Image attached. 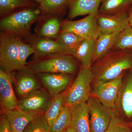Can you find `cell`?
Returning a JSON list of instances; mask_svg holds the SVG:
<instances>
[{"label": "cell", "instance_id": "24", "mask_svg": "<svg viewBox=\"0 0 132 132\" xmlns=\"http://www.w3.org/2000/svg\"><path fill=\"white\" fill-rule=\"evenodd\" d=\"M72 110V106L65 104L58 117L50 126L49 132H65L71 124Z\"/></svg>", "mask_w": 132, "mask_h": 132}, {"label": "cell", "instance_id": "14", "mask_svg": "<svg viewBox=\"0 0 132 132\" xmlns=\"http://www.w3.org/2000/svg\"><path fill=\"white\" fill-rule=\"evenodd\" d=\"M10 123L13 132H22L31 121L45 113L41 111H24L20 108L4 113Z\"/></svg>", "mask_w": 132, "mask_h": 132}, {"label": "cell", "instance_id": "13", "mask_svg": "<svg viewBox=\"0 0 132 132\" xmlns=\"http://www.w3.org/2000/svg\"><path fill=\"white\" fill-rule=\"evenodd\" d=\"M37 74L52 98L66 90L69 87L72 79V75L68 74L46 73Z\"/></svg>", "mask_w": 132, "mask_h": 132}, {"label": "cell", "instance_id": "17", "mask_svg": "<svg viewBox=\"0 0 132 132\" xmlns=\"http://www.w3.org/2000/svg\"><path fill=\"white\" fill-rule=\"evenodd\" d=\"M31 46L34 51L35 59L65 54L57 41L52 39L40 38L33 42Z\"/></svg>", "mask_w": 132, "mask_h": 132}, {"label": "cell", "instance_id": "20", "mask_svg": "<svg viewBox=\"0 0 132 132\" xmlns=\"http://www.w3.org/2000/svg\"><path fill=\"white\" fill-rule=\"evenodd\" d=\"M95 40H84L72 56L79 62L81 67L91 68L93 64Z\"/></svg>", "mask_w": 132, "mask_h": 132}, {"label": "cell", "instance_id": "26", "mask_svg": "<svg viewBox=\"0 0 132 132\" xmlns=\"http://www.w3.org/2000/svg\"><path fill=\"white\" fill-rule=\"evenodd\" d=\"M61 29V23L56 17L47 20L40 29V36L42 38L53 39L57 38Z\"/></svg>", "mask_w": 132, "mask_h": 132}, {"label": "cell", "instance_id": "4", "mask_svg": "<svg viewBox=\"0 0 132 132\" xmlns=\"http://www.w3.org/2000/svg\"><path fill=\"white\" fill-rule=\"evenodd\" d=\"M30 70L34 73H66L72 75L77 72V60L70 55L53 56L38 62L31 66Z\"/></svg>", "mask_w": 132, "mask_h": 132}, {"label": "cell", "instance_id": "3", "mask_svg": "<svg viewBox=\"0 0 132 132\" xmlns=\"http://www.w3.org/2000/svg\"><path fill=\"white\" fill-rule=\"evenodd\" d=\"M93 79L91 68L81 67L75 80L68 88L66 105L72 107L87 102L91 95Z\"/></svg>", "mask_w": 132, "mask_h": 132}, {"label": "cell", "instance_id": "21", "mask_svg": "<svg viewBox=\"0 0 132 132\" xmlns=\"http://www.w3.org/2000/svg\"><path fill=\"white\" fill-rule=\"evenodd\" d=\"M132 6V0H102L99 14H116L128 13Z\"/></svg>", "mask_w": 132, "mask_h": 132}, {"label": "cell", "instance_id": "8", "mask_svg": "<svg viewBox=\"0 0 132 132\" xmlns=\"http://www.w3.org/2000/svg\"><path fill=\"white\" fill-rule=\"evenodd\" d=\"M18 39L10 33L1 35L0 65L2 70L7 73L17 69Z\"/></svg>", "mask_w": 132, "mask_h": 132}, {"label": "cell", "instance_id": "18", "mask_svg": "<svg viewBox=\"0 0 132 132\" xmlns=\"http://www.w3.org/2000/svg\"><path fill=\"white\" fill-rule=\"evenodd\" d=\"M31 70L23 72L19 76L16 84V92L22 98L35 90L40 89V83Z\"/></svg>", "mask_w": 132, "mask_h": 132}, {"label": "cell", "instance_id": "35", "mask_svg": "<svg viewBox=\"0 0 132 132\" xmlns=\"http://www.w3.org/2000/svg\"><path fill=\"white\" fill-rule=\"evenodd\" d=\"M34 1H35L36 2L38 3H39V4H40L42 1L43 0H34Z\"/></svg>", "mask_w": 132, "mask_h": 132}, {"label": "cell", "instance_id": "34", "mask_svg": "<svg viewBox=\"0 0 132 132\" xmlns=\"http://www.w3.org/2000/svg\"><path fill=\"white\" fill-rule=\"evenodd\" d=\"M65 132H76V131L74 128L73 127L71 124L69 127L65 131Z\"/></svg>", "mask_w": 132, "mask_h": 132}, {"label": "cell", "instance_id": "7", "mask_svg": "<svg viewBox=\"0 0 132 132\" xmlns=\"http://www.w3.org/2000/svg\"><path fill=\"white\" fill-rule=\"evenodd\" d=\"M97 16L88 15L78 20L64 21L61 23V31L73 33L85 40H95L101 34Z\"/></svg>", "mask_w": 132, "mask_h": 132}, {"label": "cell", "instance_id": "28", "mask_svg": "<svg viewBox=\"0 0 132 132\" xmlns=\"http://www.w3.org/2000/svg\"><path fill=\"white\" fill-rule=\"evenodd\" d=\"M112 50H132V28L128 27L121 31Z\"/></svg>", "mask_w": 132, "mask_h": 132}, {"label": "cell", "instance_id": "11", "mask_svg": "<svg viewBox=\"0 0 132 132\" xmlns=\"http://www.w3.org/2000/svg\"><path fill=\"white\" fill-rule=\"evenodd\" d=\"M0 102L3 113L19 108V101L13 90L10 74L2 69L0 70Z\"/></svg>", "mask_w": 132, "mask_h": 132}, {"label": "cell", "instance_id": "9", "mask_svg": "<svg viewBox=\"0 0 132 132\" xmlns=\"http://www.w3.org/2000/svg\"><path fill=\"white\" fill-rule=\"evenodd\" d=\"M124 73L113 80L93 88L91 96L98 99L104 106L115 111L116 103Z\"/></svg>", "mask_w": 132, "mask_h": 132}, {"label": "cell", "instance_id": "29", "mask_svg": "<svg viewBox=\"0 0 132 132\" xmlns=\"http://www.w3.org/2000/svg\"><path fill=\"white\" fill-rule=\"evenodd\" d=\"M50 126L44 113L31 121L22 132H49Z\"/></svg>", "mask_w": 132, "mask_h": 132}, {"label": "cell", "instance_id": "10", "mask_svg": "<svg viewBox=\"0 0 132 132\" xmlns=\"http://www.w3.org/2000/svg\"><path fill=\"white\" fill-rule=\"evenodd\" d=\"M96 18L102 34L121 32L129 27L128 13L116 14H99Z\"/></svg>", "mask_w": 132, "mask_h": 132}, {"label": "cell", "instance_id": "23", "mask_svg": "<svg viewBox=\"0 0 132 132\" xmlns=\"http://www.w3.org/2000/svg\"><path fill=\"white\" fill-rule=\"evenodd\" d=\"M68 88L64 92L52 97L51 103L44 113L50 126L54 122L65 105Z\"/></svg>", "mask_w": 132, "mask_h": 132}, {"label": "cell", "instance_id": "27", "mask_svg": "<svg viewBox=\"0 0 132 132\" xmlns=\"http://www.w3.org/2000/svg\"><path fill=\"white\" fill-rule=\"evenodd\" d=\"M18 56L17 69L25 68L27 60L31 55L34 54V51L31 45L26 44L19 38L18 42Z\"/></svg>", "mask_w": 132, "mask_h": 132}, {"label": "cell", "instance_id": "19", "mask_svg": "<svg viewBox=\"0 0 132 132\" xmlns=\"http://www.w3.org/2000/svg\"><path fill=\"white\" fill-rule=\"evenodd\" d=\"M120 32L101 34L97 38L95 43L93 64L112 50L119 39Z\"/></svg>", "mask_w": 132, "mask_h": 132}, {"label": "cell", "instance_id": "25", "mask_svg": "<svg viewBox=\"0 0 132 132\" xmlns=\"http://www.w3.org/2000/svg\"><path fill=\"white\" fill-rule=\"evenodd\" d=\"M71 0H43L39 4L42 13L54 14L62 13L69 8Z\"/></svg>", "mask_w": 132, "mask_h": 132}, {"label": "cell", "instance_id": "16", "mask_svg": "<svg viewBox=\"0 0 132 132\" xmlns=\"http://www.w3.org/2000/svg\"><path fill=\"white\" fill-rule=\"evenodd\" d=\"M71 125L76 132H91L90 112L87 102L72 106Z\"/></svg>", "mask_w": 132, "mask_h": 132}, {"label": "cell", "instance_id": "1", "mask_svg": "<svg viewBox=\"0 0 132 132\" xmlns=\"http://www.w3.org/2000/svg\"><path fill=\"white\" fill-rule=\"evenodd\" d=\"M91 68L93 76V88L115 79L132 68V50H112L93 62Z\"/></svg>", "mask_w": 132, "mask_h": 132}, {"label": "cell", "instance_id": "5", "mask_svg": "<svg viewBox=\"0 0 132 132\" xmlns=\"http://www.w3.org/2000/svg\"><path fill=\"white\" fill-rule=\"evenodd\" d=\"M87 104L90 112L91 132H105L116 116L115 110L104 106L97 98L90 96Z\"/></svg>", "mask_w": 132, "mask_h": 132}, {"label": "cell", "instance_id": "22", "mask_svg": "<svg viewBox=\"0 0 132 132\" xmlns=\"http://www.w3.org/2000/svg\"><path fill=\"white\" fill-rule=\"evenodd\" d=\"M84 39L77 35L68 31H61L57 37V42L65 54L73 55Z\"/></svg>", "mask_w": 132, "mask_h": 132}, {"label": "cell", "instance_id": "36", "mask_svg": "<svg viewBox=\"0 0 132 132\" xmlns=\"http://www.w3.org/2000/svg\"><path fill=\"white\" fill-rule=\"evenodd\" d=\"M131 125L132 127V121L131 122Z\"/></svg>", "mask_w": 132, "mask_h": 132}, {"label": "cell", "instance_id": "2", "mask_svg": "<svg viewBox=\"0 0 132 132\" xmlns=\"http://www.w3.org/2000/svg\"><path fill=\"white\" fill-rule=\"evenodd\" d=\"M42 13L39 8L15 12L2 19L0 23L1 29L12 34H24L28 32L32 24Z\"/></svg>", "mask_w": 132, "mask_h": 132}, {"label": "cell", "instance_id": "12", "mask_svg": "<svg viewBox=\"0 0 132 132\" xmlns=\"http://www.w3.org/2000/svg\"><path fill=\"white\" fill-rule=\"evenodd\" d=\"M52 100L49 93L40 88L19 101V108L24 111H41L45 113Z\"/></svg>", "mask_w": 132, "mask_h": 132}, {"label": "cell", "instance_id": "31", "mask_svg": "<svg viewBox=\"0 0 132 132\" xmlns=\"http://www.w3.org/2000/svg\"><path fill=\"white\" fill-rule=\"evenodd\" d=\"M105 132H132L131 125V123L116 116Z\"/></svg>", "mask_w": 132, "mask_h": 132}, {"label": "cell", "instance_id": "30", "mask_svg": "<svg viewBox=\"0 0 132 132\" xmlns=\"http://www.w3.org/2000/svg\"><path fill=\"white\" fill-rule=\"evenodd\" d=\"M31 6L29 0H0L1 14L7 13L17 8Z\"/></svg>", "mask_w": 132, "mask_h": 132}, {"label": "cell", "instance_id": "6", "mask_svg": "<svg viewBox=\"0 0 132 132\" xmlns=\"http://www.w3.org/2000/svg\"><path fill=\"white\" fill-rule=\"evenodd\" d=\"M116 116L131 123L132 121V68L123 75L116 103Z\"/></svg>", "mask_w": 132, "mask_h": 132}, {"label": "cell", "instance_id": "15", "mask_svg": "<svg viewBox=\"0 0 132 132\" xmlns=\"http://www.w3.org/2000/svg\"><path fill=\"white\" fill-rule=\"evenodd\" d=\"M102 0H71L68 17L73 19L79 16L93 15L97 16Z\"/></svg>", "mask_w": 132, "mask_h": 132}, {"label": "cell", "instance_id": "32", "mask_svg": "<svg viewBox=\"0 0 132 132\" xmlns=\"http://www.w3.org/2000/svg\"><path fill=\"white\" fill-rule=\"evenodd\" d=\"M0 132H13L9 120L4 113H3L1 115Z\"/></svg>", "mask_w": 132, "mask_h": 132}, {"label": "cell", "instance_id": "33", "mask_svg": "<svg viewBox=\"0 0 132 132\" xmlns=\"http://www.w3.org/2000/svg\"><path fill=\"white\" fill-rule=\"evenodd\" d=\"M128 18L129 27L132 28V6L128 13Z\"/></svg>", "mask_w": 132, "mask_h": 132}]
</instances>
